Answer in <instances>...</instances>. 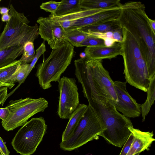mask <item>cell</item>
I'll return each mask as SVG.
<instances>
[{"mask_svg":"<svg viewBox=\"0 0 155 155\" xmlns=\"http://www.w3.org/2000/svg\"><path fill=\"white\" fill-rule=\"evenodd\" d=\"M80 3V0H62L55 14L52 15L59 16L80 11L83 9L81 8Z\"/></svg>","mask_w":155,"mask_h":155,"instance_id":"cell-23","label":"cell"},{"mask_svg":"<svg viewBox=\"0 0 155 155\" xmlns=\"http://www.w3.org/2000/svg\"><path fill=\"white\" fill-rule=\"evenodd\" d=\"M105 46L103 40L95 37L89 34L79 45L78 47Z\"/></svg>","mask_w":155,"mask_h":155,"instance_id":"cell-27","label":"cell"},{"mask_svg":"<svg viewBox=\"0 0 155 155\" xmlns=\"http://www.w3.org/2000/svg\"><path fill=\"white\" fill-rule=\"evenodd\" d=\"M66 41L73 46L78 47L80 44L89 34L79 29L68 30L65 31Z\"/></svg>","mask_w":155,"mask_h":155,"instance_id":"cell-24","label":"cell"},{"mask_svg":"<svg viewBox=\"0 0 155 155\" xmlns=\"http://www.w3.org/2000/svg\"><path fill=\"white\" fill-rule=\"evenodd\" d=\"M103 10H87L83 9L78 12L59 16H53L51 14L48 17L52 21H57V25L61 27L66 30L70 28L71 21Z\"/></svg>","mask_w":155,"mask_h":155,"instance_id":"cell-16","label":"cell"},{"mask_svg":"<svg viewBox=\"0 0 155 155\" xmlns=\"http://www.w3.org/2000/svg\"><path fill=\"white\" fill-rule=\"evenodd\" d=\"M60 2L51 1L42 3L40 6L41 9L51 13V14L54 15L58 8Z\"/></svg>","mask_w":155,"mask_h":155,"instance_id":"cell-28","label":"cell"},{"mask_svg":"<svg viewBox=\"0 0 155 155\" xmlns=\"http://www.w3.org/2000/svg\"><path fill=\"white\" fill-rule=\"evenodd\" d=\"M119 0H80L81 8L87 10H107L120 8Z\"/></svg>","mask_w":155,"mask_h":155,"instance_id":"cell-17","label":"cell"},{"mask_svg":"<svg viewBox=\"0 0 155 155\" xmlns=\"http://www.w3.org/2000/svg\"><path fill=\"white\" fill-rule=\"evenodd\" d=\"M29 65V64L21 63L18 66L12 75V78L15 83L18 82L19 84L10 93L8 94L6 99L13 93L21 84L24 82L25 78L28 71Z\"/></svg>","mask_w":155,"mask_h":155,"instance_id":"cell-25","label":"cell"},{"mask_svg":"<svg viewBox=\"0 0 155 155\" xmlns=\"http://www.w3.org/2000/svg\"><path fill=\"white\" fill-rule=\"evenodd\" d=\"M149 23L153 32L155 33V21L149 18L148 19Z\"/></svg>","mask_w":155,"mask_h":155,"instance_id":"cell-36","label":"cell"},{"mask_svg":"<svg viewBox=\"0 0 155 155\" xmlns=\"http://www.w3.org/2000/svg\"><path fill=\"white\" fill-rule=\"evenodd\" d=\"M24 51L22 55L19 60L22 63L31 62L35 56L34 42L29 41L24 45Z\"/></svg>","mask_w":155,"mask_h":155,"instance_id":"cell-26","label":"cell"},{"mask_svg":"<svg viewBox=\"0 0 155 155\" xmlns=\"http://www.w3.org/2000/svg\"><path fill=\"white\" fill-rule=\"evenodd\" d=\"M0 153L1 155H9L10 153L3 142L2 139L0 137Z\"/></svg>","mask_w":155,"mask_h":155,"instance_id":"cell-33","label":"cell"},{"mask_svg":"<svg viewBox=\"0 0 155 155\" xmlns=\"http://www.w3.org/2000/svg\"><path fill=\"white\" fill-rule=\"evenodd\" d=\"M113 38L116 42L121 43L123 39V36L121 28L113 32Z\"/></svg>","mask_w":155,"mask_h":155,"instance_id":"cell-32","label":"cell"},{"mask_svg":"<svg viewBox=\"0 0 155 155\" xmlns=\"http://www.w3.org/2000/svg\"><path fill=\"white\" fill-rule=\"evenodd\" d=\"M145 10L144 4L140 2L122 4L117 21L121 28L127 30L136 39L151 78L155 75V33L150 27Z\"/></svg>","mask_w":155,"mask_h":155,"instance_id":"cell-1","label":"cell"},{"mask_svg":"<svg viewBox=\"0 0 155 155\" xmlns=\"http://www.w3.org/2000/svg\"><path fill=\"white\" fill-rule=\"evenodd\" d=\"M8 88L5 87H0V104L3 106L6 101L8 95Z\"/></svg>","mask_w":155,"mask_h":155,"instance_id":"cell-31","label":"cell"},{"mask_svg":"<svg viewBox=\"0 0 155 155\" xmlns=\"http://www.w3.org/2000/svg\"><path fill=\"white\" fill-rule=\"evenodd\" d=\"M0 155H1V153H0Z\"/></svg>","mask_w":155,"mask_h":155,"instance_id":"cell-42","label":"cell"},{"mask_svg":"<svg viewBox=\"0 0 155 155\" xmlns=\"http://www.w3.org/2000/svg\"><path fill=\"white\" fill-rule=\"evenodd\" d=\"M105 128L99 116L89 105L73 134L67 139L61 141V148L70 151L97 139Z\"/></svg>","mask_w":155,"mask_h":155,"instance_id":"cell-7","label":"cell"},{"mask_svg":"<svg viewBox=\"0 0 155 155\" xmlns=\"http://www.w3.org/2000/svg\"><path fill=\"white\" fill-rule=\"evenodd\" d=\"M140 153H137L136 154H134V155H139Z\"/></svg>","mask_w":155,"mask_h":155,"instance_id":"cell-40","label":"cell"},{"mask_svg":"<svg viewBox=\"0 0 155 155\" xmlns=\"http://www.w3.org/2000/svg\"><path fill=\"white\" fill-rule=\"evenodd\" d=\"M75 75L82 87L88 102L103 96L117 102L114 81L104 67L102 60H89L86 57L74 61Z\"/></svg>","mask_w":155,"mask_h":155,"instance_id":"cell-2","label":"cell"},{"mask_svg":"<svg viewBox=\"0 0 155 155\" xmlns=\"http://www.w3.org/2000/svg\"><path fill=\"white\" fill-rule=\"evenodd\" d=\"M147 98L145 102L141 104L142 121H144L150 112L155 99V75L150 79L148 88Z\"/></svg>","mask_w":155,"mask_h":155,"instance_id":"cell-22","label":"cell"},{"mask_svg":"<svg viewBox=\"0 0 155 155\" xmlns=\"http://www.w3.org/2000/svg\"><path fill=\"white\" fill-rule=\"evenodd\" d=\"M89 60L111 59L122 53L121 43L116 42L112 46H105L86 47L84 51Z\"/></svg>","mask_w":155,"mask_h":155,"instance_id":"cell-15","label":"cell"},{"mask_svg":"<svg viewBox=\"0 0 155 155\" xmlns=\"http://www.w3.org/2000/svg\"><path fill=\"white\" fill-rule=\"evenodd\" d=\"M133 135L131 133L127 140L123 146V147L119 155H126L128 152L134 140Z\"/></svg>","mask_w":155,"mask_h":155,"instance_id":"cell-30","label":"cell"},{"mask_svg":"<svg viewBox=\"0 0 155 155\" xmlns=\"http://www.w3.org/2000/svg\"><path fill=\"white\" fill-rule=\"evenodd\" d=\"M126 81H114V87L117 98V102H113L116 109L125 117H137L141 114V104L129 94L126 89Z\"/></svg>","mask_w":155,"mask_h":155,"instance_id":"cell-11","label":"cell"},{"mask_svg":"<svg viewBox=\"0 0 155 155\" xmlns=\"http://www.w3.org/2000/svg\"><path fill=\"white\" fill-rule=\"evenodd\" d=\"M9 110L7 107L4 108H0V119L2 120L6 119L8 117Z\"/></svg>","mask_w":155,"mask_h":155,"instance_id":"cell-34","label":"cell"},{"mask_svg":"<svg viewBox=\"0 0 155 155\" xmlns=\"http://www.w3.org/2000/svg\"><path fill=\"white\" fill-rule=\"evenodd\" d=\"M74 47L67 41L52 50L46 59L37 66L36 76L43 90L51 87V82H58L61 74L70 64L74 53Z\"/></svg>","mask_w":155,"mask_h":155,"instance_id":"cell-6","label":"cell"},{"mask_svg":"<svg viewBox=\"0 0 155 155\" xmlns=\"http://www.w3.org/2000/svg\"><path fill=\"white\" fill-rule=\"evenodd\" d=\"M128 129L133 135L134 139L126 155H134L145 150H148L155 140L153 138V132L142 131L133 127H129Z\"/></svg>","mask_w":155,"mask_h":155,"instance_id":"cell-14","label":"cell"},{"mask_svg":"<svg viewBox=\"0 0 155 155\" xmlns=\"http://www.w3.org/2000/svg\"><path fill=\"white\" fill-rule=\"evenodd\" d=\"M87 107V105L80 104L77 108L72 114L62 135V141L69 137L78 125Z\"/></svg>","mask_w":155,"mask_h":155,"instance_id":"cell-18","label":"cell"},{"mask_svg":"<svg viewBox=\"0 0 155 155\" xmlns=\"http://www.w3.org/2000/svg\"><path fill=\"white\" fill-rule=\"evenodd\" d=\"M37 22L39 24V35L44 41H47L52 49L59 47L66 41L64 29L53 23L48 17H40Z\"/></svg>","mask_w":155,"mask_h":155,"instance_id":"cell-12","label":"cell"},{"mask_svg":"<svg viewBox=\"0 0 155 155\" xmlns=\"http://www.w3.org/2000/svg\"><path fill=\"white\" fill-rule=\"evenodd\" d=\"M120 28L117 20L103 23L88 25L78 29L87 33H104L108 31L114 32Z\"/></svg>","mask_w":155,"mask_h":155,"instance_id":"cell-20","label":"cell"},{"mask_svg":"<svg viewBox=\"0 0 155 155\" xmlns=\"http://www.w3.org/2000/svg\"><path fill=\"white\" fill-rule=\"evenodd\" d=\"M10 18V17L8 14H6L2 15L1 17V20L3 22L8 21Z\"/></svg>","mask_w":155,"mask_h":155,"instance_id":"cell-38","label":"cell"},{"mask_svg":"<svg viewBox=\"0 0 155 155\" xmlns=\"http://www.w3.org/2000/svg\"><path fill=\"white\" fill-rule=\"evenodd\" d=\"M48 104V101L42 97L11 100L6 106L9 110V115L6 119L2 120V126L8 131L22 126L32 116L44 112Z\"/></svg>","mask_w":155,"mask_h":155,"instance_id":"cell-8","label":"cell"},{"mask_svg":"<svg viewBox=\"0 0 155 155\" xmlns=\"http://www.w3.org/2000/svg\"><path fill=\"white\" fill-rule=\"evenodd\" d=\"M9 10L10 19L0 34V50L24 46L29 41L34 42L39 35L38 25H29L30 21L24 13L18 12L12 4Z\"/></svg>","mask_w":155,"mask_h":155,"instance_id":"cell-5","label":"cell"},{"mask_svg":"<svg viewBox=\"0 0 155 155\" xmlns=\"http://www.w3.org/2000/svg\"><path fill=\"white\" fill-rule=\"evenodd\" d=\"M112 101L102 97L88 105L98 114L105 127V130L99 136L110 143L120 148L131 133L128 127L133 126L129 118L116 110Z\"/></svg>","mask_w":155,"mask_h":155,"instance_id":"cell-3","label":"cell"},{"mask_svg":"<svg viewBox=\"0 0 155 155\" xmlns=\"http://www.w3.org/2000/svg\"><path fill=\"white\" fill-rule=\"evenodd\" d=\"M9 9L5 7H0V14L2 15H3L6 14H8Z\"/></svg>","mask_w":155,"mask_h":155,"instance_id":"cell-37","label":"cell"},{"mask_svg":"<svg viewBox=\"0 0 155 155\" xmlns=\"http://www.w3.org/2000/svg\"><path fill=\"white\" fill-rule=\"evenodd\" d=\"M58 82L59 96L58 114L61 119H69L80 104L76 81L63 76Z\"/></svg>","mask_w":155,"mask_h":155,"instance_id":"cell-10","label":"cell"},{"mask_svg":"<svg viewBox=\"0 0 155 155\" xmlns=\"http://www.w3.org/2000/svg\"><path fill=\"white\" fill-rule=\"evenodd\" d=\"M103 39L104 41V45L107 47L112 46L116 42L112 38H105Z\"/></svg>","mask_w":155,"mask_h":155,"instance_id":"cell-35","label":"cell"},{"mask_svg":"<svg viewBox=\"0 0 155 155\" xmlns=\"http://www.w3.org/2000/svg\"><path fill=\"white\" fill-rule=\"evenodd\" d=\"M120 12L121 7L114 9L103 10L82 17L71 21L70 28L66 30L78 29L88 25L116 20L120 16Z\"/></svg>","mask_w":155,"mask_h":155,"instance_id":"cell-13","label":"cell"},{"mask_svg":"<svg viewBox=\"0 0 155 155\" xmlns=\"http://www.w3.org/2000/svg\"><path fill=\"white\" fill-rule=\"evenodd\" d=\"M47 128L43 117L32 118L15 135L11 143L13 148L21 155L33 154L42 141Z\"/></svg>","mask_w":155,"mask_h":155,"instance_id":"cell-9","label":"cell"},{"mask_svg":"<svg viewBox=\"0 0 155 155\" xmlns=\"http://www.w3.org/2000/svg\"><path fill=\"white\" fill-rule=\"evenodd\" d=\"M80 56L81 58H84L86 57L85 54L84 52L81 53L80 54Z\"/></svg>","mask_w":155,"mask_h":155,"instance_id":"cell-39","label":"cell"},{"mask_svg":"<svg viewBox=\"0 0 155 155\" xmlns=\"http://www.w3.org/2000/svg\"><path fill=\"white\" fill-rule=\"evenodd\" d=\"M1 1H2V0H0V3L1 2Z\"/></svg>","mask_w":155,"mask_h":155,"instance_id":"cell-41","label":"cell"},{"mask_svg":"<svg viewBox=\"0 0 155 155\" xmlns=\"http://www.w3.org/2000/svg\"><path fill=\"white\" fill-rule=\"evenodd\" d=\"M45 45L44 42L42 43L40 46L36 50V54L33 60L30 64L27 73L25 78V80L31 71L34 67L35 64L40 56L46 51Z\"/></svg>","mask_w":155,"mask_h":155,"instance_id":"cell-29","label":"cell"},{"mask_svg":"<svg viewBox=\"0 0 155 155\" xmlns=\"http://www.w3.org/2000/svg\"><path fill=\"white\" fill-rule=\"evenodd\" d=\"M21 63L18 60H15L5 66L0 68V87H5L11 89L15 85L12 76L18 66Z\"/></svg>","mask_w":155,"mask_h":155,"instance_id":"cell-19","label":"cell"},{"mask_svg":"<svg viewBox=\"0 0 155 155\" xmlns=\"http://www.w3.org/2000/svg\"><path fill=\"white\" fill-rule=\"evenodd\" d=\"M121 28L123 39L121 55L124 60L126 81L136 88L147 92L150 78L146 61L136 39L127 30Z\"/></svg>","mask_w":155,"mask_h":155,"instance_id":"cell-4","label":"cell"},{"mask_svg":"<svg viewBox=\"0 0 155 155\" xmlns=\"http://www.w3.org/2000/svg\"><path fill=\"white\" fill-rule=\"evenodd\" d=\"M24 46L0 50V68L12 62L22 54Z\"/></svg>","mask_w":155,"mask_h":155,"instance_id":"cell-21","label":"cell"}]
</instances>
